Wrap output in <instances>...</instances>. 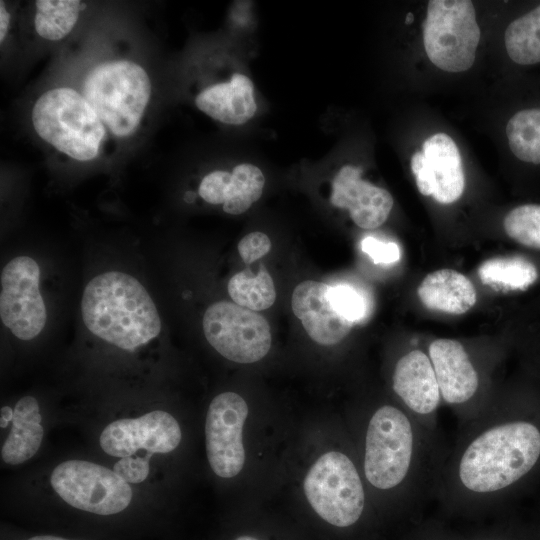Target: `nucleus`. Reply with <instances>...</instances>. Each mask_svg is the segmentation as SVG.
Listing matches in <instances>:
<instances>
[{
    "instance_id": "obj_17",
    "label": "nucleus",
    "mask_w": 540,
    "mask_h": 540,
    "mask_svg": "<svg viewBox=\"0 0 540 540\" xmlns=\"http://www.w3.org/2000/svg\"><path fill=\"white\" fill-rule=\"evenodd\" d=\"M432 363L443 399L452 404L469 400L478 388V376L460 342L437 339L429 346Z\"/></svg>"
},
{
    "instance_id": "obj_16",
    "label": "nucleus",
    "mask_w": 540,
    "mask_h": 540,
    "mask_svg": "<svg viewBox=\"0 0 540 540\" xmlns=\"http://www.w3.org/2000/svg\"><path fill=\"white\" fill-rule=\"evenodd\" d=\"M265 185L263 172L255 165L242 163L232 172L213 171L201 181L200 197L210 204H222L232 215L246 212L262 195Z\"/></svg>"
},
{
    "instance_id": "obj_8",
    "label": "nucleus",
    "mask_w": 540,
    "mask_h": 540,
    "mask_svg": "<svg viewBox=\"0 0 540 540\" xmlns=\"http://www.w3.org/2000/svg\"><path fill=\"white\" fill-rule=\"evenodd\" d=\"M50 483L67 504L98 515L123 511L133 495L129 483L113 470L83 460H69L57 465Z\"/></svg>"
},
{
    "instance_id": "obj_34",
    "label": "nucleus",
    "mask_w": 540,
    "mask_h": 540,
    "mask_svg": "<svg viewBox=\"0 0 540 540\" xmlns=\"http://www.w3.org/2000/svg\"><path fill=\"white\" fill-rule=\"evenodd\" d=\"M235 540H259V539L251 535H241V536H238Z\"/></svg>"
},
{
    "instance_id": "obj_9",
    "label": "nucleus",
    "mask_w": 540,
    "mask_h": 540,
    "mask_svg": "<svg viewBox=\"0 0 540 540\" xmlns=\"http://www.w3.org/2000/svg\"><path fill=\"white\" fill-rule=\"evenodd\" d=\"M202 325L209 344L233 362L254 363L270 350L271 331L267 320L236 303L211 304L204 313Z\"/></svg>"
},
{
    "instance_id": "obj_13",
    "label": "nucleus",
    "mask_w": 540,
    "mask_h": 540,
    "mask_svg": "<svg viewBox=\"0 0 540 540\" xmlns=\"http://www.w3.org/2000/svg\"><path fill=\"white\" fill-rule=\"evenodd\" d=\"M422 148L413 154L410 163L419 192L441 204L457 201L464 192L465 175L454 140L445 133H436Z\"/></svg>"
},
{
    "instance_id": "obj_18",
    "label": "nucleus",
    "mask_w": 540,
    "mask_h": 540,
    "mask_svg": "<svg viewBox=\"0 0 540 540\" xmlns=\"http://www.w3.org/2000/svg\"><path fill=\"white\" fill-rule=\"evenodd\" d=\"M393 389L418 414L433 412L440 401L432 363L420 350H413L399 359L393 374Z\"/></svg>"
},
{
    "instance_id": "obj_10",
    "label": "nucleus",
    "mask_w": 540,
    "mask_h": 540,
    "mask_svg": "<svg viewBox=\"0 0 540 540\" xmlns=\"http://www.w3.org/2000/svg\"><path fill=\"white\" fill-rule=\"evenodd\" d=\"M39 279V265L29 256L13 258L1 272L0 318L20 340L34 339L46 324Z\"/></svg>"
},
{
    "instance_id": "obj_32",
    "label": "nucleus",
    "mask_w": 540,
    "mask_h": 540,
    "mask_svg": "<svg viewBox=\"0 0 540 540\" xmlns=\"http://www.w3.org/2000/svg\"><path fill=\"white\" fill-rule=\"evenodd\" d=\"M14 416V409L9 406H3L1 408L0 426L6 428L10 422H12Z\"/></svg>"
},
{
    "instance_id": "obj_21",
    "label": "nucleus",
    "mask_w": 540,
    "mask_h": 540,
    "mask_svg": "<svg viewBox=\"0 0 540 540\" xmlns=\"http://www.w3.org/2000/svg\"><path fill=\"white\" fill-rule=\"evenodd\" d=\"M41 420L39 404L34 397L25 396L17 401L10 433L1 448L5 463L17 465L37 453L44 436Z\"/></svg>"
},
{
    "instance_id": "obj_14",
    "label": "nucleus",
    "mask_w": 540,
    "mask_h": 540,
    "mask_svg": "<svg viewBox=\"0 0 540 540\" xmlns=\"http://www.w3.org/2000/svg\"><path fill=\"white\" fill-rule=\"evenodd\" d=\"M361 174L359 167H341L332 181L330 202L334 207L347 209L358 227L374 229L389 217L393 197L386 189L363 180Z\"/></svg>"
},
{
    "instance_id": "obj_25",
    "label": "nucleus",
    "mask_w": 540,
    "mask_h": 540,
    "mask_svg": "<svg viewBox=\"0 0 540 540\" xmlns=\"http://www.w3.org/2000/svg\"><path fill=\"white\" fill-rule=\"evenodd\" d=\"M81 2L76 0L36 1L35 29L48 40H59L73 29L81 10Z\"/></svg>"
},
{
    "instance_id": "obj_31",
    "label": "nucleus",
    "mask_w": 540,
    "mask_h": 540,
    "mask_svg": "<svg viewBox=\"0 0 540 540\" xmlns=\"http://www.w3.org/2000/svg\"><path fill=\"white\" fill-rule=\"evenodd\" d=\"M9 22H10V15L4 6V2L1 1L0 2V40L1 42L4 40L6 36Z\"/></svg>"
},
{
    "instance_id": "obj_26",
    "label": "nucleus",
    "mask_w": 540,
    "mask_h": 540,
    "mask_svg": "<svg viewBox=\"0 0 540 540\" xmlns=\"http://www.w3.org/2000/svg\"><path fill=\"white\" fill-rule=\"evenodd\" d=\"M505 233L517 243L540 250V204H522L503 220Z\"/></svg>"
},
{
    "instance_id": "obj_33",
    "label": "nucleus",
    "mask_w": 540,
    "mask_h": 540,
    "mask_svg": "<svg viewBox=\"0 0 540 540\" xmlns=\"http://www.w3.org/2000/svg\"><path fill=\"white\" fill-rule=\"evenodd\" d=\"M27 540H70V539H66V538H62V537H58V536H53V535H37V536H33Z\"/></svg>"
},
{
    "instance_id": "obj_2",
    "label": "nucleus",
    "mask_w": 540,
    "mask_h": 540,
    "mask_svg": "<svg viewBox=\"0 0 540 540\" xmlns=\"http://www.w3.org/2000/svg\"><path fill=\"white\" fill-rule=\"evenodd\" d=\"M540 457V431L524 421L493 427L477 437L464 452L459 476L471 491L503 489L527 474Z\"/></svg>"
},
{
    "instance_id": "obj_12",
    "label": "nucleus",
    "mask_w": 540,
    "mask_h": 540,
    "mask_svg": "<svg viewBox=\"0 0 540 540\" xmlns=\"http://www.w3.org/2000/svg\"><path fill=\"white\" fill-rule=\"evenodd\" d=\"M181 429L168 412L154 410L137 418L118 419L100 435L102 450L111 456L127 457L143 449L147 453H169L177 448Z\"/></svg>"
},
{
    "instance_id": "obj_15",
    "label": "nucleus",
    "mask_w": 540,
    "mask_h": 540,
    "mask_svg": "<svg viewBox=\"0 0 540 540\" xmlns=\"http://www.w3.org/2000/svg\"><path fill=\"white\" fill-rule=\"evenodd\" d=\"M329 285L307 280L292 293V310L309 337L323 346L341 342L354 323L343 317L329 299Z\"/></svg>"
},
{
    "instance_id": "obj_11",
    "label": "nucleus",
    "mask_w": 540,
    "mask_h": 540,
    "mask_svg": "<svg viewBox=\"0 0 540 540\" xmlns=\"http://www.w3.org/2000/svg\"><path fill=\"white\" fill-rule=\"evenodd\" d=\"M248 405L239 394L223 392L209 405L205 421L206 453L212 471L221 478L240 473L245 463L243 426Z\"/></svg>"
},
{
    "instance_id": "obj_30",
    "label": "nucleus",
    "mask_w": 540,
    "mask_h": 540,
    "mask_svg": "<svg viewBox=\"0 0 540 540\" xmlns=\"http://www.w3.org/2000/svg\"><path fill=\"white\" fill-rule=\"evenodd\" d=\"M271 249L269 237L262 232H252L244 236L238 243V252L246 263L254 262Z\"/></svg>"
},
{
    "instance_id": "obj_5",
    "label": "nucleus",
    "mask_w": 540,
    "mask_h": 540,
    "mask_svg": "<svg viewBox=\"0 0 540 540\" xmlns=\"http://www.w3.org/2000/svg\"><path fill=\"white\" fill-rule=\"evenodd\" d=\"M474 5L468 0H431L423 23V46L437 68L459 73L470 69L480 41Z\"/></svg>"
},
{
    "instance_id": "obj_29",
    "label": "nucleus",
    "mask_w": 540,
    "mask_h": 540,
    "mask_svg": "<svg viewBox=\"0 0 540 540\" xmlns=\"http://www.w3.org/2000/svg\"><path fill=\"white\" fill-rule=\"evenodd\" d=\"M361 249L375 264H392L400 260L401 251L394 242H383L368 236L361 241Z\"/></svg>"
},
{
    "instance_id": "obj_27",
    "label": "nucleus",
    "mask_w": 540,
    "mask_h": 540,
    "mask_svg": "<svg viewBox=\"0 0 540 540\" xmlns=\"http://www.w3.org/2000/svg\"><path fill=\"white\" fill-rule=\"evenodd\" d=\"M329 299L335 309L352 323L365 318L367 302L362 293L347 284L329 286Z\"/></svg>"
},
{
    "instance_id": "obj_3",
    "label": "nucleus",
    "mask_w": 540,
    "mask_h": 540,
    "mask_svg": "<svg viewBox=\"0 0 540 540\" xmlns=\"http://www.w3.org/2000/svg\"><path fill=\"white\" fill-rule=\"evenodd\" d=\"M32 121L43 140L79 161L97 156L105 134L103 123L85 97L67 87L42 94L34 104Z\"/></svg>"
},
{
    "instance_id": "obj_24",
    "label": "nucleus",
    "mask_w": 540,
    "mask_h": 540,
    "mask_svg": "<svg viewBox=\"0 0 540 540\" xmlns=\"http://www.w3.org/2000/svg\"><path fill=\"white\" fill-rule=\"evenodd\" d=\"M228 293L237 305L252 311L268 309L276 299L274 282L264 265L256 275L250 269L235 274L228 282Z\"/></svg>"
},
{
    "instance_id": "obj_4",
    "label": "nucleus",
    "mask_w": 540,
    "mask_h": 540,
    "mask_svg": "<svg viewBox=\"0 0 540 540\" xmlns=\"http://www.w3.org/2000/svg\"><path fill=\"white\" fill-rule=\"evenodd\" d=\"M84 97L103 124L119 137L132 134L149 102L151 83L138 64L120 60L91 70L84 80Z\"/></svg>"
},
{
    "instance_id": "obj_23",
    "label": "nucleus",
    "mask_w": 540,
    "mask_h": 540,
    "mask_svg": "<svg viewBox=\"0 0 540 540\" xmlns=\"http://www.w3.org/2000/svg\"><path fill=\"white\" fill-rule=\"evenodd\" d=\"M478 274L489 286L506 291H523L538 278L536 266L521 256L496 257L483 262Z\"/></svg>"
},
{
    "instance_id": "obj_28",
    "label": "nucleus",
    "mask_w": 540,
    "mask_h": 540,
    "mask_svg": "<svg viewBox=\"0 0 540 540\" xmlns=\"http://www.w3.org/2000/svg\"><path fill=\"white\" fill-rule=\"evenodd\" d=\"M151 455L123 457L114 465L113 471L127 483H141L148 477Z\"/></svg>"
},
{
    "instance_id": "obj_20",
    "label": "nucleus",
    "mask_w": 540,
    "mask_h": 540,
    "mask_svg": "<svg viewBox=\"0 0 540 540\" xmlns=\"http://www.w3.org/2000/svg\"><path fill=\"white\" fill-rule=\"evenodd\" d=\"M417 294L428 309L457 315L470 310L477 300L472 282L453 269H440L426 275Z\"/></svg>"
},
{
    "instance_id": "obj_1",
    "label": "nucleus",
    "mask_w": 540,
    "mask_h": 540,
    "mask_svg": "<svg viewBox=\"0 0 540 540\" xmlns=\"http://www.w3.org/2000/svg\"><path fill=\"white\" fill-rule=\"evenodd\" d=\"M81 315L90 333L130 352L157 338L162 327L147 290L136 278L120 271L103 272L87 283Z\"/></svg>"
},
{
    "instance_id": "obj_7",
    "label": "nucleus",
    "mask_w": 540,
    "mask_h": 540,
    "mask_svg": "<svg viewBox=\"0 0 540 540\" xmlns=\"http://www.w3.org/2000/svg\"><path fill=\"white\" fill-rule=\"evenodd\" d=\"M413 451V431L408 418L392 406L379 408L366 434L364 471L378 489H390L405 478Z\"/></svg>"
},
{
    "instance_id": "obj_22",
    "label": "nucleus",
    "mask_w": 540,
    "mask_h": 540,
    "mask_svg": "<svg viewBox=\"0 0 540 540\" xmlns=\"http://www.w3.org/2000/svg\"><path fill=\"white\" fill-rule=\"evenodd\" d=\"M508 58L520 67L540 64V3L511 20L503 34Z\"/></svg>"
},
{
    "instance_id": "obj_35",
    "label": "nucleus",
    "mask_w": 540,
    "mask_h": 540,
    "mask_svg": "<svg viewBox=\"0 0 540 540\" xmlns=\"http://www.w3.org/2000/svg\"><path fill=\"white\" fill-rule=\"evenodd\" d=\"M481 540H498V539H481Z\"/></svg>"
},
{
    "instance_id": "obj_19",
    "label": "nucleus",
    "mask_w": 540,
    "mask_h": 540,
    "mask_svg": "<svg viewBox=\"0 0 540 540\" xmlns=\"http://www.w3.org/2000/svg\"><path fill=\"white\" fill-rule=\"evenodd\" d=\"M195 103L211 118L231 125L245 124L257 111L253 83L241 73H234L229 81L204 89Z\"/></svg>"
},
{
    "instance_id": "obj_6",
    "label": "nucleus",
    "mask_w": 540,
    "mask_h": 540,
    "mask_svg": "<svg viewBox=\"0 0 540 540\" xmlns=\"http://www.w3.org/2000/svg\"><path fill=\"white\" fill-rule=\"evenodd\" d=\"M303 489L315 513L334 527H351L363 514L361 479L352 461L341 452L321 455L308 470Z\"/></svg>"
}]
</instances>
